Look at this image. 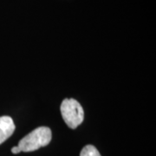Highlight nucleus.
Returning a JSON list of instances; mask_svg holds the SVG:
<instances>
[{
  "instance_id": "obj_5",
  "label": "nucleus",
  "mask_w": 156,
  "mask_h": 156,
  "mask_svg": "<svg viewBox=\"0 0 156 156\" xmlns=\"http://www.w3.org/2000/svg\"><path fill=\"white\" fill-rule=\"evenodd\" d=\"M11 152H12V154H18V153L21 152V150H20V148L17 146H16V147L11 148Z\"/></svg>"
},
{
  "instance_id": "obj_1",
  "label": "nucleus",
  "mask_w": 156,
  "mask_h": 156,
  "mask_svg": "<svg viewBox=\"0 0 156 156\" xmlns=\"http://www.w3.org/2000/svg\"><path fill=\"white\" fill-rule=\"evenodd\" d=\"M52 138L51 130L48 127H39L25 135L18 142L21 152H33L49 145Z\"/></svg>"
},
{
  "instance_id": "obj_3",
  "label": "nucleus",
  "mask_w": 156,
  "mask_h": 156,
  "mask_svg": "<svg viewBox=\"0 0 156 156\" xmlns=\"http://www.w3.org/2000/svg\"><path fill=\"white\" fill-rule=\"evenodd\" d=\"M15 129L16 126L11 117L0 116V145L11 137Z\"/></svg>"
},
{
  "instance_id": "obj_2",
  "label": "nucleus",
  "mask_w": 156,
  "mask_h": 156,
  "mask_svg": "<svg viewBox=\"0 0 156 156\" xmlns=\"http://www.w3.org/2000/svg\"><path fill=\"white\" fill-rule=\"evenodd\" d=\"M60 110L62 119L69 128L75 129L83 122V108L77 101L75 99H64L62 101Z\"/></svg>"
},
{
  "instance_id": "obj_4",
  "label": "nucleus",
  "mask_w": 156,
  "mask_h": 156,
  "mask_svg": "<svg viewBox=\"0 0 156 156\" xmlns=\"http://www.w3.org/2000/svg\"><path fill=\"white\" fill-rule=\"evenodd\" d=\"M80 156H101L97 148L93 145H87L84 147L80 153Z\"/></svg>"
}]
</instances>
